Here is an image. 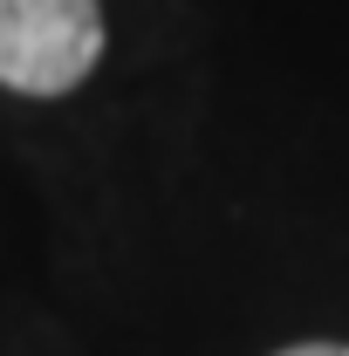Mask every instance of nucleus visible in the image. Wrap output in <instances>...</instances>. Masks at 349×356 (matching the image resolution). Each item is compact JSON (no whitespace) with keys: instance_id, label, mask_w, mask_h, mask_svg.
<instances>
[{"instance_id":"obj_1","label":"nucleus","mask_w":349,"mask_h":356,"mask_svg":"<svg viewBox=\"0 0 349 356\" xmlns=\"http://www.w3.org/2000/svg\"><path fill=\"white\" fill-rule=\"evenodd\" d=\"M103 62L96 0H0V89L69 96Z\"/></svg>"},{"instance_id":"obj_2","label":"nucleus","mask_w":349,"mask_h":356,"mask_svg":"<svg viewBox=\"0 0 349 356\" xmlns=\"http://www.w3.org/2000/svg\"><path fill=\"white\" fill-rule=\"evenodd\" d=\"M274 356H349V343H295V350H274Z\"/></svg>"}]
</instances>
